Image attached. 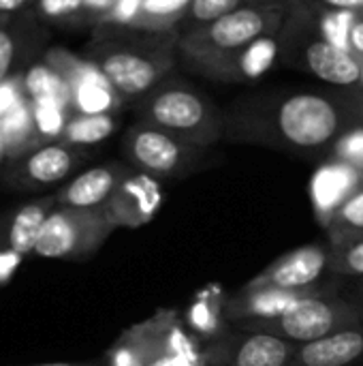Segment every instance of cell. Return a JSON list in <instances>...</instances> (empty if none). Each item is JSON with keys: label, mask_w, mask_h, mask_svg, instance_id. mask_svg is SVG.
<instances>
[{"label": "cell", "mask_w": 363, "mask_h": 366, "mask_svg": "<svg viewBox=\"0 0 363 366\" xmlns=\"http://www.w3.org/2000/svg\"><path fill=\"white\" fill-rule=\"evenodd\" d=\"M225 118L233 142L329 157L347 131L363 124V99L312 90L263 94L235 103Z\"/></svg>", "instance_id": "cell-1"}, {"label": "cell", "mask_w": 363, "mask_h": 366, "mask_svg": "<svg viewBox=\"0 0 363 366\" xmlns=\"http://www.w3.org/2000/svg\"><path fill=\"white\" fill-rule=\"evenodd\" d=\"M287 24V4H259L244 2L231 13L203 24L195 30L175 34V47L182 51L188 64L208 75L225 58L233 56L259 36L280 32Z\"/></svg>", "instance_id": "cell-2"}, {"label": "cell", "mask_w": 363, "mask_h": 366, "mask_svg": "<svg viewBox=\"0 0 363 366\" xmlns=\"http://www.w3.org/2000/svg\"><path fill=\"white\" fill-rule=\"evenodd\" d=\"M169 32H150L148 39H101L88 47L92 60L109 79L122 99H143L152 92L173 66V47L178 36Z\"/></svg>", "instance_id": "cell-3"}, {"label": "cell", "mask_w": 363, "mask_h": 366, "mask_svg": "<svg viewBox=\"0 0 363 366\" xmlns=\"http://www.w3.org/2000/svg\"><path fill=\"white\" fill-rule=\"evenodd\" d=\"M137 116L141 122L201 148H210L227 137L225 114L212 99L184 81H160L152 92L139 99Z\"/></svg>", "instance_id": "cell-4"}, {"label": "cell", "mask_w": 363, "mask_h": 366, "mask_svg": "<svg viewBox=\"0 0 363 366\" xmlns=\"http://www.w3.org/2000/svg\"><path fill=\"white\" fill-rule=\"evenodd\" d=\"M107 366H208V352H199L175 313L160 311L126 330L105 356Z\"/></svg>", "instance_id": "cell-5"}, {"label": "cell", "mask_w": 363, "mask_h": 366, "mask_svg": "<svg viewBox=\"0 0 363 366\" xmlns=\"http://www.w3.org/2000/svg\"><path fill=\"white\" fill-rule=\"evenodd\" d=\"M359 324L362 320L355 307L342 294L319 287L306 298L297 300L280 317L261 320V322H242L235 328L267 332L285 341H291L295 345H304Z\"/></svg>", "instance_id": "cell-6"}, {"label": "cell", "mask_w": 363, "mask_h": 366, "mask_svg": "<svg viewBox=\"0 0 363 366\" xmlns=\"http://www.w3.org/2000/svg\"><path fill=\"white\" fill-rule=\"evenodd\" d=\"M124 154L135 169L158 180L184 178L208 165V148L184 142L141 120L126 131Z\"/></svg>", "instance_id": "cell-7"}, {"label": "cell", "mask_w": 363, "mask_h": 366, "mask_svg": "<svg viewBox=\"0 0 363 366\" xmlns=\"http://www.w3.org/2000/svg\"><path fill=\"white\" fill-rule=\"evenodd\" d=\"M113 229L103 210L56 206L41 227L34 253L47 259H83L96 253Z\"/></svg>", "instance_id": "cell-8"}, {"label": "cell", "mask_w": 363, "mask_h": 366, "mask_svg": "<svg viewBox=\"0 0 363 366\" xmlns=\"http://www.w3.org/2000/svg\"><path fill=\"white\" fill-rule=\"evenodd\" d=\"M297 345L267 332L235 328L208 347V366H291Z\"/></svg>", "instance_id": "cell-9"}, {"label": "cell", "mask_w": 363, "mask_h": 366, "mask_svg": "<svg viewBox=\"0 0 363 366\" xmlns=\"http://www.w3.org/2000/svg\"><path fill=\"white\" fill-rule=\"evenodd\" d=\"M332 274V244H304L259 272L248 287L317 290Z\"/></svg>", "instance_id": "cell-10"}, {"label": "cell", "mask_w": 363, "mask_h": 366, "mask_svg": "<svg viewBox=\"0 0 363 366\" xmlns=\"http://www.w3.org/2000/svg\"><path fill=\"white\" fill-rule=\"evenodd\" d=\"M86 154L64 142H45L15 161H9L6 178L19 189H41L68 178L81 163Z\"/></svg>", "instance_id": "cell-11"}, {"label": "cell", "mask_w": 363, "mask_h": 366, "mask_svg": "<svg viewBox=\"0 0 363 366\" xmlns=\"http://www.w3.org/2000/svg\"><path fill=\"white\" fill-rule=\"evenodd\" d=\"M160 204H163L160 180L133 167V172L120 182L116 193L103 206V212L116 229L118 227L135 229L150 223L158 214Z\"/></svg>", "instance_id": "cell-12"}, {"label": "cell", "mask_w": 363, "mask_h": 366, "mask_svg": "<svg viewBox=\"0 0 363 366\" xmlns=\"http://www.w3.org/2000/svg\"><path fill=\"white\" fill-rule=\"evenodd\" d=\"M363 187V169L338 159H327L310 178V204L317 221L327 229L338 208Z\"/></svg>", "instance_id": "cell-13"}, {"label": "cell", "mask_w": 363, "mask_h": 366, "mask_svg": "<svg viewBox=\"0 0 363 366\" xmlns=\"http://www.w3.org/2000/svg\"><path fill=\"white\" fill-rule=\"evenodd\" d=\"M133 172V167L122 163H105L77 174L68 184L53 193L58 206L79 208V210H103L109 197L116 193L120 182Z\"/></svg>", "instance_id": "cell-14"}, {"label": "cell", "mask_w": 363, "mask_h": 366, "mask_svg": "<svg viewBox=\"0 0 363 366\" xmlns=\"http://www.w3.org/2000/svg\"><path fill=\"white\" fill-rule=\"evenodd\" d=\"M319 290V287H317ZM315 290H276V287H248L223 300V311L229 324L237 326L242 322H261L280 317L297 300L306 298Z\"/></svg>", "instance_id": "cell-15"}, {"label": "cell", "mask_w": 363, "mask_h": 366, "mask_svg": "<svg viewBox=\"0 0 363 366\" xmlns=\"http://www.w3.org/2000/svg\"><path fill=\"white\" fill-rule=\"evenodd\" d=\"M285 45H287V36L282 26L280 32L259 36L246 47H242L240 51H235L233 56L225 58L214 69H210L208 75L227 81H255L276 64Z\"/></svg>", "instance_id": "cell-16"}, {"label": "cell", "mask_w": 363, "mask_h": 366, "mask_svg": "<svg viewBox=\"0 0 363 366\" xmlns=\"http://www.w3.org/2000/svg\"><path fill=\"white\" fill-rule=\"evenodd\" d=\"M302 60L310 73H315L319 79L327 84H336L344 88H353L362 84L363 60H359L353 51L340 49L321 36L308 39L304 43Z\"/></svg>", "instance_id": "cell-17"}, {"label": "cell", "mask_w": 363, "mask_h": 366, "mask_svg": "<svg viewBox=\"0 0 363 366\" xmlns=\"http://www.w3.org/2000/svg\"><path fill=\"white\" fill-rule=\"evenodd\" d=\"M363 360V324L297 345L291 366H353Z\"/></svg>", "instance_id": "cell-18"}, {"label": "cell", "mask_w": 363, "mask_h": 366, "mask_svg": "<svg viewBox=\"0 0 363 366\" xmlns=\"http://www.w3.org/2000/svg\"><path fill=\"white\" fill-rule=\"evenodd\" d=\"M56 206H58L56 197L47 195V197H39V199L28 202L21 208H17L13 219L6 225V234H4L6 247L4 249H11L19 255L34 253L41 227Z\"/></svg>", "instance_id": "cell-19"}, {"label": "cell", "mask_w": 363, "mask_h": 366, "mask_svg": "<svg viewBox=\"0 0 363 366\" xmlns=\"http://www.w3.org/2000/svg\"><path fill=\"white\" fill-rule=\"evenodd\" d=\"M0 131H2L4 144H6L9 161H15L21 154H26L32 148L43 144L36 133V127H34L30 99L28 101L19 99L4 116H0Z\"/></svg>", "instance_id": "cell-20"}, {"label": "cell", "mask_w": 363, "mask_h": 366, "mask_svg": "<svg viewBox=\"0 0 363 366\" xmlns=\"http://www.w3.org/2000/svg\"><path fill=\"white\" fill-rule=\"evenodd\" d=\"M122 101L105 73L98 71L71 90V114H113L122 107Z\"/></svg>", "instance_id": "cell-21"}, {"label": "cell", "mask_w": 363, "mask_h": 366, "mask_svg": "<svg viewBox=\"0 0 363 366\" xmlns=\"http://www.w3.org/2000/svg\"><path fill=\"white\" fill-rule=\"evenodd\" d=\"M118 129L113 114H71L60 142L83 148L105 142Z\"/></svg>", "instance_id": "cell-22"}, {"label": "cell", "mask_w": 363, "mask_h": 366, "mask_svg": "<svg viewBox=\"0 0 363 366\" xmlns=\"http://www.w3.org/2000/svg\"><path fill=\"white\" fill-rule=\"evenodd\" d=\"M193 0H145L133 28L145 32H175Z\"/></svg>", "instance_id": "cell-23"}, {"label": "cell", "mask_w": 363, "mask_h": 366, "mask_svg": "<svg viewBox=\"0 0 363 366\" xmlns=\"http://www.w3.org/2000/svg\"><path fill=\"white\" fill-rule=\"evenodd\" d=\"M327 236L329 244L363 238V187L338 208V212L327 225Z\"/></svg>", "instance_id": "cell-24"}, {"label": "cell", "mask_w": 363, "mask_h": 366, "mask_svg": "<svg viewBox=\"0 0 363 366\" xmlns=\"http://www.w3.org/2000/svg\"><path fill=\"white\" fill-rule=\"evenodd\" d=\"M26 54V30L11 17H0V86L13 75Z\"/></svg>", "instance_id": "cell-25"}, {"label": "cell", "mask_w": 363, "mask_h": 366, "mask_svg": "<svg viewBox=\"0 0 363 366\" xmlns=\"http://www.w3.org/2000/svg\"><path fill=\"white\" fill-rule=\"evenodd\" d=\"M30 103H32L34 127H36L41 142L43 144L45 142H58L64 133V127H66L71 112L51 99H41V101H30Z\"/></svg>", "instance_id": "cell-26"}, {"label": "cell", "mask_w": 363, "mask_h": 366, "mask_svg": "<svg viewBox=\"0 0 363 366\" xmlns=\"http://www.w3.org/2000/svg\"><path fill=\"white\" fill-rule=\"evenodd\" d=\"M227 324L225 311L223 307L216 309V300L214 298H197L193 302V307L188 309V326L195 335L208 337L218 341L225 332L223 326Z\"/></svg>", "instance_id": "cell-27"}, {"label": "cell", "mask_w": 363, "mask_h": 366, "mask_svg": "<svg viewBox=\"0 0 363 366\" xmlns=\"http://www.w3.org/2000/svg\"><path fill=\"white\" fill-rule=\"evenodd\" d=\"M244 2H248V0H193L184 19L175 28V34L195 30L203 24H210V21L231 13L233 9L242 6Z\"/></svg>", "instance_id": "cell-28"}, {"label": "cell", "mask_w": 363, "mask_h": 366, "mask_svg": "<svg viewBox=\"0 0 363 366\" xmlns=\"http://www.w3.org/2000/svg\"><path fill=\"white\" fill-rule=\"evenodd\" d=\"M355 17H357L355 11H344V9L323 11V15L319 17L321 39H325L327 43L336 45L340 49L351 51V30H353Z\"/></svg>", "instance_id": "cell-29"}, {"label": "cell", "mask_w": 363, "mask_h": 366, "mask_svg": "<svg viewBox=\"0 0 363 366\" xmlns=\"http://www.w3.org/2000/svg\"><path fill=\"white\" fill-rule=\"evenodd\" d=\"M332 274L363 279V238L332 244Z\"/></svg>", "instance_id": "cell-30"}, {"label": "cell", "mask_w": 363, "mask_h": 366, "mask_svg": "<svg viewBox=\"0 0 363 366\" xmlns=\"http://www.w3.org/2000/svg\"><path fill=\"white\" fill-rule=\"evenodd\" d=\"M36 11L43 19L56 24H73L90 19L83 0H36Z\"/></svg>", "instance_id": "cell-31"}, {"label": "cell", "mask_w": 363, "mask_h": 366, "mask_svg": "<svg viewBox=\"0 0 363 366\" xmlns=\"http://www.w3.org/2000/svg\"><path fill=\"white\" fill-rule=\"evenodd\" d=\"M329 157L363 169V124L362 127H353L351 131H347L336 142V146H334Z\"/></svg>", "instance_id": "cell-32"}, {"label": "cell", "mask_w": 363, "mask_h": 366, "mask_svg": "<svg viewBox=\"0 0 363 366\" xmlns=\"http://www.w3.org/2000/svg\"><path fill=\"white\" fill-rule=\"evenodd\" d=\"M145 0H118L111 13L103 19L105 26H122V28H133L135 21L141 15Z\"/></svg>", "instance_id": "cell-33"}, {"label": "cell", "mask_w": 363, "mask_h": 366, "mask_svg": "<svg viewBox=\"0 0 363 366\" xmlns=\"http://www.w3.org/2000/svg\"><path fill=\"white\" fill-rule=\"evenodd\" d=\"M21 259H24V255L15 253L11 249H0V287L6 285L15 277Z\"/></svg>", "instance_id": "cell-34"}, {"label": "cell", "mask_w": 363, "mask_h": 366, "mask_svg": "<svg viewBox=\"0 0 363 366\" xmlns=\"http://www.w3.org/2000/svg\"><path fill=\"white\" fill-rule=\"evenodd\" d=\"M116 2L118 0H83L88 17L94 19V21H98V24H103V19L111 13V9L116 6Z\"/></svg>", "instance_id": "cell-35"}, {"label": "cell", "mask_w": 363, "mask_h": 366, "mask_svg": "<svg viewBox=\"0 0 363 366\" xmlns=\"http://www.w3.org/2000/svg\"><path fill=\"white\" fill-rule=\"evenodd\" d=\"M32 4H36V0H0V17L21 15Z\"/></svg>", "instance_id": "cell-36"}, {"label": "cell", "mask_w": 363, "mask_h": 366, "mask_svg": "<svg viewBox=\"0 0 363 366\" xmlns=\"http://www.w3.org/2000/svg\"><path fill=\"white\" fill-rule=\"evenodd\" d=\"M351 51L363 60V13H357L353 30H351Z\"/></svg>", "instance_id": "cell-37"}, {"label": "cell", "mask_w": 363, "mask_h": 366, "mask_svg": "<svg viewBox=\"0 0 363 366\" xmlns=\"http://www.w3.org/2000/svg\"><path fill=\"white\" fill-rule=\"evenodd\" d=\"M342 296L355 307V311H357V315H359V320H362L363 324V279H357V283L347 294H342Z\"/></svg>", "instance_id": "cell-38"}, {"label": "cell", "mask_w": 363, "mask_h": 366, "mask_svg": "<svg viewBox=\"0 0 363 366\" xmlns=\"http://www.w3.org/2000/svg\"><path fill=\"white\" fill-rule=\"evenodd\" d=\"M329 9H344V11H355L363 13V0H321Z\"/></svg>", "instance_id": "cell-39"}, {"label": "cell", "mask_w": 363, "mask_h": 366, "mask_svg": "<svg viewBox=\"0 0 363 366\" xmlns=\"http://www.w3.org/2000/svg\"><path fill=\"white\" fill-rule=\"evenodd\" d=\"M30 366H107V362L105 360H101V362H45V365Z\"/></svg>", "instance_id": "cell-40"}, {"label": "cell", "mask_w": 363, "mask_h": 366, "mask_svg": "<svg viewBox=\"0 0 363 366\" xmlns=\"http://www.w3.org/2000/svg\"><path fill=\"white\" fill-rule=\"evenodd\" d=\"M9 161V154H6V144H4V137H2V131H0V165Z\"/></svg>", "instance_id": "cell-41"}, {"label": "cell", "mask_w": 363, "mask_h": 366, "mask_svg": "<svg viewBox=\"0 0 363 366\" xmlns=\"http://www.w3.org/2000/svg\"><path fill=\"white\" fill-rule=\"evenodd\" d=\"M248 2H259V4H274V2H282V0H248Z\"/></svg>", "instance_id": "cell-42"}, {"label": "cell", "mask_w": 363, "mask_h": 366, "mask_svg": "<svg viewBox=\"0 0 363 366\" xmlns=\"http://www.w3.org/2000/svg\"><path fill=\"white\" fill-rule=\"evenodd\" d=\"M362 86H363V66H362Z\"/></svg>", "instance_id": "cell-43"}]
</instances>
